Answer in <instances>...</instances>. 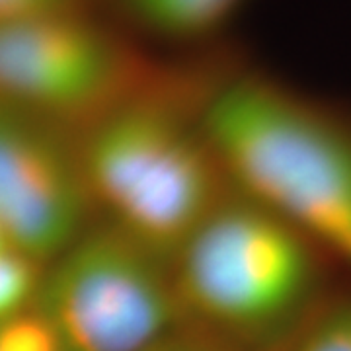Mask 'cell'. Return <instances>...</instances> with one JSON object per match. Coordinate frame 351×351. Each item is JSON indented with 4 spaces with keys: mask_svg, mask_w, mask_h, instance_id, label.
Here are the masks:
<instances>
[{
    "mask_svg": "<svg viewBox=\"0 0 351 351\" xmlns=\"http://www.w3.org/2000/svg\"><path fill=\"white\" fill-rule=\"evenodd\" d=\"M152 71L100 10L0 27V98L64 127L86 129Z\"/></svg>",
    "mask_w": 351,
    "mask_h": 351,
    "instance_id": "cell-5",
    "label": "cell"
},
{
    "mask_svg": "<svg viewBox=\"0 0 351 351\" xmlns=\"http://www.w3.org/2000/svg\"><path fill=\"white\" fill-rule=\"evenodd\" d=\"M0 351H61L55 332L32 306L0 324Z\"/></svg>",
    "mask_w": 351,
    "mask_h": 351,
    "instance_id": "cell-10",
    "label": "cell"
},
{
    "mask_svg": "<svg viewBox=\"0 0 351 351\" xmlns=\"http://www.w3.org/2000/svg\"><path fill=\"white\" fill-rule=\"evenodd\" d=\"M248 0H96V6L131 38L174 47L215 43Z\"/></svg>",
    "mask_w": 351,
    "mask_h": 351,
    "instance_id": "cell-7",
    "label": "cell"
},
{
    "mask_svg": "<svg viewBox=\"0 0 351 351\" xmlns=\"http://www.w3.org/2000/svg\"><path fill=\"white\" fill-rule=\"evenodd\" d=\"M98 10L96 0H0V27Z\"/></svg>",
    "mask_w": 351,
    "mask_h": 351,
    "instance_id": "cell-11",
    "label": "cell"
},
{
    "mask_svg": "<svg viewBox=\"0 0 351 351\" xmlns=\"http://www.w3.org/2000/svg\"><path fill=\"white\" fill-rule=\"evenodd\" d=\"M94 209L69 127L0 98V230L14 250L49 265Z\"/></svg>",
    "mask_w": 351,
    "mask_h": 351,
    "instance_id": "cell-6",
    "label": "cell"
},
{
    "mask_svg": "<svg viewBox=\"0 0 351 351\" xmlns=\"http://www.w3.org/2000/svg\"><path fill=\"white\" fill-rule=\"evenodd\" d=\"M145 351H237L230 343L215 338L201 328L186 326L178 328L170 336L156 341Z\"/></svg>",
    "mask_w": 351,
    "mask_h": 351,
    "instance_id": "cell-12",
    "label": "cell"
},
{
    "mask_svg": "<svg viewBox=\"0 0 351 351\" xmlns=\"http://www.w3.org/2000/svg\"><path fill=\"white\" fill-rule=\"evenodd\" d=\"M8 248H12V246H10V242L6 240V237H4V232L0 230V252L8 250Z\"/></svg>",
    "mask_w": 351,
    "mask_h": 351,
    "instance_id": "cell-13",
    "label": "cell"
},
{
    "mask_svg": "<svg viewBox=\"0 0 351 351\" xmlns=\"http://www.w3.org/2000/svg\"><path fill=\"white\" fill-rule=\"evenodd\" d=\"M45 265L22 252H0V324L34 306Z\"/></svg>",
    "mask_w": 351,
    "mask_h": 351,
    "instance_id": "cell-9",
    "label": "cell"
},
{
    "mask_svg": "<svg viewBox=\"0 0 351 351\" xmlns=\"http://www.w3.org/2000/svg\"><path fill=\"white\" fill-rule=\"evenodd\" d=\"M34 308L61 351H145L188 324L174 265L108 221L45 265Z\"/></svg>",
    "mask_w": 351,
    "mask_h": 351,
    "instance_id": "cell-4",
    "label": "cell"
},
{
    "mask_svg": "<svg viewBox=\"0 0 351 351\" xmlns=\"http://www.w3.org/2000/svg\"><path fill=\"white\" fill-rule=\"evenodd\" d=\"M276 351H351V289H332Z\"/></svg>",
    "mask_w": 351,
    "mask_h": 351,
    "instance_id": "cell-8",
    "label": "cell"
},
{
    "mask_svg": "<svg viewBox=\"0 0 351 351\" xmlns=\"http://www.w3.org/2000/svg\"><path fill=\"white\" fill-rule=\"evenodd\" d=\"M226 71L223 59L154 66L78 138L94 207L172 265L232 189L201 117Z\"/></svg>",
    "mask_w": 351,
    "mask_h": 351,
    "instance_id": "cell-1",
    "label": "cell"
},
{
    "mask_svg": "<svg viewBox=\"0 0 351 351\" xmlns=\"http://www.w3.org/2000/svg\"><path fill=\"white\" fill-rule=\"evenodd\" d=\"M330 258L287 219L234 188L174 262L186 322L274 351L332 291Z\"/></svg>",
    "mask_w": 351,
    "mask_h": 351,
    "instance_id": "cell-3",
    "label": "cell"
},
{
    "mask_svg": "<svg viewBox=\"0 0 351 351\" xmlns=\"http://www.w3.org/2000/svg\"><path fill=\"white\" fill-rule=\"evenodd\" d=\"M201 117L232 186L351 274V112L274 76L228 69Z\"/></svg>",
    "mask_w": 351,
    "mask_h": 351,
    "instance_id": "cell-2",
    "label": "cell"
}]
</instances>
